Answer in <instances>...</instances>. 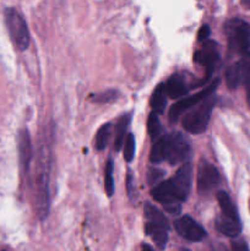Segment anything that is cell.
I'll use <instances>...</instances> for the list:
<instances>
[{
	"instance_id": "cell-20",
	"label": "cell",
	"mask_w": 250,
	"mask_h": 251,
	"mask_svg": "<svg viewBox=\"0 0 250 251\" xmlns=\"http://www.w3.org/2000/svg\"><path fill=\"white\" fill-rule=\"evenodd\" d=\"M240 63V70H242V82L245 87L248 100L250 103V53L243 55Z\"/></svg>"
},
{
	"instance_id": "cell-4",
	"label": "cell",
	"mask_w": 250,
	"mask_h": 251,
	"mask_svg": "<svg viewBox=\"0 0 250 251\" xmlns=\"http://www.w3.org/2000/svg\"><path fill=\"white\" fill-rule=\"evenodd\" d=\"M48 156H42V167L36 174V185H34V201L36 211L39 220L44 221L49 215L50 200H49V162Z\"/></svg>"
},
{
	"instance_id": "cell-23",
	"label": "cell",
	"mask_w": 250,
	"mask_h": 251,
	"mask_svg": "<svg viewBox=\"0 0 250 251\" xmlns=\"http://www.w3.org/2000/svg\"><path fill=\"white\" fill-rule=\"evenodd\" d=\"M150 161L152 163H162L164 161V136L159 137L157 141H154L153 146L150 153Z\"/></svg>"
},
{
	"instance_id": "cell-27",
	"label": "cell",
	"mask_w": 250,
	"mask_h": 251,
	"mask_svg": "<svg viewBox=\"0 0 250 251\" xmlns=\"http://www.w3.org/2000/svg\"><path fill=\"white\" fill-rule=\"evenodd\" d=\"M210 33H211V29L210 27L207 26V25H203L202 27L200 28V31H199V34H198V38L200 42H206V39L210 37Z\"/></svg>"
},
{
	"instance_id": "cell-9",
	"label": "cell",
	"mask_w": 250,
	"mask_h": 251,
	"mask_svg": "<svg viewBox=\"0 0 250 251\" xmlns=\"http://www.w3.org/2000/svg\"><path fill=\"white\" fill-rule=\"evenodd\" d=\"M198 190L201 195L208 194L220 184L221 176L217 168L206 159H201L198 168Z\"/></svg>"
},
{
	"instance_id": "cell-13",
	"label": "cell",
	"mask_w": 250,
	"mask_h": 251,
	"mask_svg": "<svg viewBox=\"0 0 250 251\" xmlns=\"http://www.w3.org/2000/svg\"><path fill=\"white\" fill-rule=\"evenodd\" d=\"M164 86H166L167 96L169 98H173V100H178V98L184 97L186 95V92H188L185 80L179 74L172 75L171 78L164 83Z\"/></svg>"
},
{
	"instance_id": "cell-15",
	"label": "cell",
	"mask_w": 250,
	"mask_h": 251,
	"mask_svg": "<svg viewBox=\"0 0 250 251\" xmlns=\"http://www.w3.org/2000/svg\"><path fill=\"white\" fill-rule=\"evenodd\" d=\"M217 201L218 205L221 208V216L225 218H229V220L239 221V216H238V211L235 208L234 203L230 200L229 195H228L225 191H218L217 193Z\"/></svg>"
},
{
	"instance_id": "cell-16",
	"label": "cell",
	"mask_w": 250,
	"mask_h": 251,
	"mask_svg": "<svg viewBox=\"0 0 250 251\" xmlns=\"http://www.w3.org/2000/svg\"><path fill=\"white\" fill-rule=\"evenodd\" d=\"M130 122H131V114H124L118 123L115 124L114 131H115V137H114V149L115 151H120L124 145L125 137H126V131L127 127H129Z\"/></svg>"
},
{
	"instance_id": "cell-11",
	"label": "cell",
	"mask_w": 250,
	"mask_h": 251,
	"mask_svg": "<svg viewBox=\"0 0 250 251\" xmlns=\"http://www.w3.org/2000/svg\"><path fill=\"white\" fill-rule=\"evenodd\" d=\"M218 58H220V55H218L217 44L212 41L203 42L202 48L195 53V61L207 70L208 77L212 74L216 63L218 61Z\"/></svg>"
},
{
	"instance_id": "cell-12",
	"label": "cell",
	"mask_w": 250,
	"mask_h": 251,
	"mask_svg": "<svg viewBox=\"0 0 250 251\" xmlns=\"http://www.w3.org/2000/svg\"><path fill=\"white\" fill-rule=\"evenodd\" d=\"M19 156L20 163L24 171H28L32 158V144L27 130H21L19 134Z\"/></svg>"
},
{
	"instance_id": "cell-17",
	"label": "cell",
	"mask_w": 250,
	"mask_h": 251,
	"mask_svg": "<svg viewBox=\"0 0 250 251\" xmlns=\"http://www.w3.org/2000/svg\"><path fill=\"white\" fill-rule=\"evenodd\" d=\"M167 97L168 96L166 93V86H164V83H161V85H158L154 88L151 97L152 113L159 115L164 112V108H166L167 104Z\"/></svg>"
},
{
	"instance_id": "cell-2",
	"label": "cell",
	"mask_w": 250,
	"mask_h": 251,
	"mask_svg": "<svg viewBox=\"0 0 250 251\" xmlns=\"http://www.w3.org/2000/svg\"><path fill=\"white\" fill-rule=\"evenodd\" d=\"M215 103V98L208 97L203 102L199 103L198 105L188 110L184 115L183 120H181L184 129L193 135L202 134L207 129Z\"/></svg>"
},
{
	"instance_id": "cell-14",
	"label": "cell",
	"mask_w": 250,
	"mask_h": 251,
	"mask_svg": "<svg viewBox=\"0 0 250 251\" xmlns=\"http://www.w3.org/2000/svg\"><path fill=\"white\" fill-rule=\"evenodd\" d=\"M216 228H217L218 232L229 238L238 237L240 234V232H242L240 221L229 220V218H225L221 215L216 220Z\"/></svg>"
},
{
	"instance_id": "cell-7",
	"label": "cell",
	"mask_w": 250,
	"mask_h": 251,
	"mask_svg": "<svg viewBox=\"0 0 250 251\" xmlns=\"http://www.w3.org/2000/svg\"><path fill=\"white\" fill-rule=\"evenodd\" d=\"M190 146L180 132H172L164 136V161L172 166L181 163L188 158Z\"/></svg>"
},
{
	"instance_id": "cell-1",
	"label": "cell",
	"mask_w": 250,
	"mask_h": 251,
	"mask_svg": "<svg viewBox=\"0 0 250 251\" xmlns=\"http://www.w3.org/2000/svg\"><path fill=\"white\" fill-rule=\"evenodd\" d=\"M193 168L189 162L184 163L176 171L173 178L161 181L151 191V195L156 202L164 206L169 213L180 212L181 202L186 200L191 186Z\"/></svg>"
},
{
	"instance_id": "cell-8",
	"label": "cell",
	"mask_w": 250,
	"mask_h": 251,
	"mask_svg": "<svg viewBox=\"0 0 250 251\" xmlns=\"http://www.w3.org/2000/svg\"><path fill=\"white\" fill-rule=\"evenodd\" d=\"M220 82H221L220 78H216V80H213L210 85L206 86L205 88H202L200 92L195 93V95L190 96V97H186V98H183V100H178L175 104L172 105L171 110H169V120H171L172 123H175L176 120L184 114V113L190 110L191 108L198 105L199 103L203 102L206 98L211 97V95L215 92L217 86L220 85Z\"/></svg>"
},
{
	"instance_id": "cell-22",
	"label": "cell",
	"mask_w": 250,
	"mask_h": 251,
	"mask_svg": "<svg viewBox=\"0 0 250 251\" xmlns=\"http://www.w3.org/2000/svg\"><path fill=\"white\" fill-rule=\"evenodd\" d=\"M147 131L153 141H157L159 139V135L162 134V124L158 119V115L154 113H151L147 119Z\"/></svg>"
},
{
	"instance_id": "cell-28",
	"label": "cell",
	"mask_w": 250,
	"mask_h": 251,
	"mask_svg": "<svg viewBox=\"0 0 250 251\" xmlns=\"http://www.w3.org/2000/svg\"><path fill=\"white\" fill-rule=\"evenodd\" d=\"M232 251H250L244 240H234L232 243Z\"/></svg>"
},
{
	"instance_id": "cell-5",
	"label": "cell",
	"mask_w": 250,
	"mask_h": 251,
	"mask_svg": "<svg viewBox=\"0 0 250 251\" xmlns=\"http://www.w3.org/2000/svg\"><path fill=\"white\" fill-rule=\"evenodd\" d=\"M225 32L227 34L229 49L234 53H250V25L240 19H232L225 22Z\"/></svg>"
},
{
	"instance_id": "cell-3",
	"label": "cell",
	"mask_w": 250,
	"mask_h": 251,
	"mask_svg": "<svg viewBox=\"0 0 250 251\" xmlns=\"http://www.w3.org/2000/svg\"><path fill=\"white\" fill-rule=\"evenodd\" d=\"M145 217H146V233L152 238L158 249L163 250L168 243V221L163 213L151 203L145 206Z\"/></svg>"
},
{
	"instance_id": "cell-31",
	"label": "cell",
	"mask_w": 250,
	"mask_h": 251,
	"mask_svg": "<svg viewBox=\"0 0 250 251\" xmlns=\"http://www.w3.org/2000/svg\"><path fill=\"white\" fill-rule=\"evenodd\" d=\"M2 251H7V250H2Z\"/></svg>"
},
{
	"instance_id": "cell-19",
	"label": "cell",
	"mask_w": 250,
	"mask_h": 251,
	"mask_svg": "<svg viewBox=\"0 0 250 251\" xmlns=\"http://www.w3.org/2000/svg\"><path fill=\"white\" fill-rule=\"evenodd\" d=\"M110 136H112V124L108 123V124L103 125V126L98 130L97 134H96V149H97L98 151H103V150L108 146V144H109Z\"/></svg>"
},
{
	"instance_id": "cell-21",
	"label": "cell",
	"mask_w": 250,
	"mask_h": 251,
	"mask_svg": "<svg viewBox=\"0 0 250 251\" xmlns=\"http://www.w3.org/2000/svg\"><path fill=\"white\" fill-rule=\"evenodd\" d=\"M113 174H114V163H113L112 159H108L107 163H105V169H104V189L108 198H112L115 190Z\"/></svg>"
},
{
	"instance_id": "cell-29",
	"label": "cell",
	"mask_w": 250,
	"mask_h": 251,
	"mask_svg": "<svg viewBox=\"0 0 250 251\" xmlns=\"http://www.w3.org/2000/svg\"><path fill=\"white\" fill-rule=\"evenodd\" d=\"M142 251H153V250H152V248L150 247V245L145 244L144 247H142Z\"/></svg>"
},
{
	"instance_id": "cell-26",
	"label": "cell",
	"mask_w": 250,
	"mask_h": 251,
	"mask_svg": "<svg viewBox=\"0 0 250 251\" xmlns=\"http://www.w3.org/2000/svg\"><path fill=\"white\" fill-rule=\"evenodd\" d=\"M147 176H149V183L151 184V185H157L159 179L163 176V172L159 171V169L157 168H151L150 169L149 174H147Z\"/></svg>"
},
{
	"instance_id": "cell-10",
	"label": "cell",
	"mask_w": 250,
	"mask_h": 251,
	"mask_svg": "<svg viewBox=\"0 0 250 251\" xmlns=\"http://www.w3.org/2000/svg\"><path fill=\"white\" fill-rule=\"evenodd\" d=\"M174 228L180 237L189 242H201L206 237V230L190 216H181L174 222Z\"/></svg>"
},
{
	"instance_id": "cell-25",
	"label": "cell",
	"mask_w": 250,
	"mask_h": 251,
	"mask_svg": "<svg viewBox=\"0 0 250 251\" xmlns=\"http://www.w3.org/2000/svg\"><path fill=\"white\" fill-rule=\"evenodd\" d=\"M115 97H117V92L115 91H107V92H103L102 95H96L92 100L97 103H108L114 100Z\"/></svg>"
},
{
	"instance_id": "cell-30",
	"label": "cell",
	"mask_w": 250,
	"mask_h": 251,
	"mask_svg": "<svg viewBox=\"0 0 250 251\" xmlns=\"http://www.w3.org/2000/svg\"><path fill=\"white\" fill-rule=\"evenodd\" d=\"M180 251H190V250H189V249H181Z\"/></svg>"
},
{
	"instance_id": "cell-6",
	"label": "cell",
	"mask_w": 250,
	"mask_h": 251,
	"mask_svg": "<svg viewBox=\"0 0 250 251\" xmlns=\"http://www.w3.org/2000/svg\"><path fill=\"white\" fill-rule=\"evenodd\" d=\"M5 24L9 31L10 38L16 49L24 51L29 46V32L26 21L16 9L5 10Z\"/></svg>"
},
{
	"instance_id": "cell-24",
	"label": "cell",
	"mask_w": 250,
	"mask_h": 251,
	"mask_svg": "<svg viewBox=\"0 0 250 251\" xmlns=\"http://www.w3.org/2000/svg\"><path fill=\"white\" fill-rule=\"evenodd\" d=\"M135 156V137L134 134L129 132L125 137V141H124V158L127 163L134 159Z\"/></svg>"
},
{
	"instance_id": "cell-18",
	"label": "cell",
	"mask_w": 250,
	"mask_h": 251,
	"mask_svg": "<svg viewBox=\"0 0 250 251\" xmlns=\"http://www.w3.org/2000/svg\"><path fill=\"white\" fill-rule=\"evenodd\" d=\"M225 82L229 90H235L242 82V70H240V63H233L228 66L225 71Z\"/></svg>"
}]
</instances>
